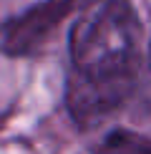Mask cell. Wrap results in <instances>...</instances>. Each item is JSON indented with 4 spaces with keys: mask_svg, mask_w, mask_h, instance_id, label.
Masks as SVG:
<instances>
[{
    "mask_svg": "<svg viewBox=\"0 0 151 154\" xmlns=\"http://www.w3.org/2000/svg\"><path fill=\"white\" fill-rule=\"evenodd\" d=\"M134 83H116V81H88L81 76H71L68 81V111L78 124H93V121L108 116L129 99Z\"/></svg>",
    "mask_w": 151,
    "mask_h": 154,
    "instance_id": "2",
    "label": "cell"
},
{
    "mask_svg": "<svg viewBox=\"0 0 151 154\" xmlns=\"http://www.w3.org/2000/svg\"><path fill=\"white\" fill-rule=\"evenodd\" d=\"M141 58V23L129 0H96L71 28L73 73L88 81L134 83Z\"/></svg>",
    "mask_w": 151,
    "mask_h": 154,
    "instance_id": "1",
    "label": "cell"
},
{
    "mask_svg": "<svg viewBox=\"0 0 151 154\" xmlns=\"http://www.w3.org/2000/svg\"><path fill=\"white\" fill-rule=\"evenodd\" d=\"M149 58H151V48H149Z\"/></svg>",
    "mask_w": 151,
    "mask_h": 154,
    "instance_id": "4",
    "label": "cell"
},
{
    "mask_svg": "<svg viewBox=\"0 0 151 154\" xmlns=\"http://www.w3.org/2000/svg\"><path fill=\"white\" fill-rule=\"evenodd\" d=\"M96 154H151V139L138 131L116 129L101 142Z\"/></svg>",
    "mask_w": 151,
    "mask_h": 154,
    "instance_id": "3",
    "label": "cell"
}]
</instances>
